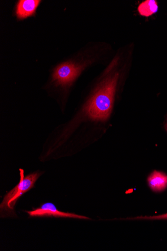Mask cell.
<instances>
[{"mask_svg":"<svg viewBox=\"0 0 167 251\" xmlns=\"http://www.w3.org/2000/svg\"><path fill=\"white\" fill-rule=\"evenodd\" d=\"M118 78V73L108 77L89 101L85 110L92 120L105 121L109 118L113 107Z\"/></svg>","mask_w":167,"mask_h":251,"instance_id":"cell-1","label":"cell"},{"mask_svg":"<svg viewBox=\"0 0 167 251\" xmlns=\"http://www.w3.org/2000/svg\"><path fill=\"white\" fill-rule=\"evenodd\" d=\"M19 170L20 180L19 184L4 196L0 204L1 218L17 217L15 207L18 200L24 194L35 187L36 181L42 175V173L35 172L24 176V170L21 169Z\"/></svg>","mask_w":167,"mask_h":251,"instance_id":"cell-2","label":"cell"},{"mask_svg":"<svg viewBox=\"0 0 167 251\" xmlns=\"http://www.w3.org/2000/svg\"><path fill=\"white\" fill-rule=\"evenodd\" d=\"M29 217H55L72 218L82 220H91L90 218L74 213L64 212L58 210L55 205L50 202L43 203L41 206L31 211H25Z\"/></svg>","mask_w":167,"mask_h":251,"instance_id":"cell-3","label":"cell"},{"mask_svg":"<svg viewBox=\"0 0 167 251\" xmlns=\"http://www.w3.org/2000/svg\"><path fill=\"white\" fill-rule=\"evenodd\" d=\"M82 67L72 63L65 62L58 66L53 75V79L59 84L66 85L72 82L80 75Z\"/></svg>","mask_w":167,"mask_h":251,"instance_id":"cell-4","label":"cell"},{"mask_svg":"<svg viewBox=\"0 0 167 251\" xmlns=\"http://www.w3.org/2000/svg\"><path fill=\"white\" fill-rule=\"evenodd\" d=\"M40 2L37 0H21L19 1L16 9L18 18L23 19L33 15Z\"/></svg>","mask_w":167,"mask_h":251,"instance_id":"cell-5","label":"cell"},{"mask_svg":"<svg viewBox=\"0 0 167 251\" xmlns=\"http://www.w3.org/2000/svg\"><path fill=\"white\" fill-rule=\"evenodd\" d=\"M148 182L149 187L153 192H163L167 188V175L155 171L149 176Z\"/></svg>","mask_w":167,"mask_h":251,"instance_id":"cell-6","label":"cell"},{"mask_svg":"<svg viewBox=\"0 0 167 251\" xmlns=\"http://www.w3.org/2000/svg\"><path fill=\"white\" fill-rule=\"evenodd\" d=\"M138 9L141 15L149 17L157 11L158 5L154 0H148L142 2Z\"/></svg>","mask_w":167,"mask_h":251,"instance_id":"cell-7","label":"cell"},{"mask_svg":"<svg viewBox=\"0 0 167 251\" xmlns=\"http://www.w3.org/2000/svg\"><path fill=\"white\" fill-rule=\"evenodd\" d=\"M123 220H167V213L160 215L159 216H140L135 218H128L124 219Z\"/></svg>","mask_w":167,"mask_h":251,"instance_id":"cell-8","label":"cell"},{"mask_svg":"<svg viewBox=\"0 0 167 251\" xmlns=\"http://www.w3.org/2000/svg\"><path fill=\"white\" fill-rule=\"evenodd\" d=\"M165 128H166V130L167 131V123H166V124L165 125Z\"/></svg>","mask_w":167,"mask_h":251,"instance_id":"cell-9","label":"cell"}]
</instances>
